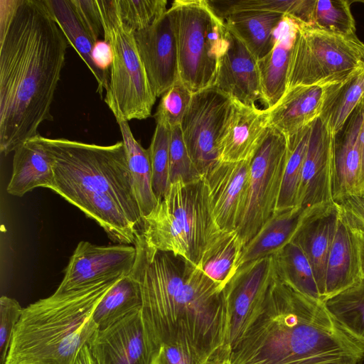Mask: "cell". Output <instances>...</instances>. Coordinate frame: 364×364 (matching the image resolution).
<instances>
[{
  "mask_svg": "<svg viewBox=\"0 0 364 364\" xmlns=\"http://www.w3.org/2000/svg\"><path fill=\"white\" fill-rule=\"evenodd\" d=\"M68 41L46 0L0 2V151L36 136L50 113Z\"/></svg>",
  "mask_w": 364,
  "mask_h": 364,
  "instance_id": "cell-1",
  "label": "cell"
},
{
  "mask_svg": "<svg viewBox=\"0 0 364 364\" xmlns=\"http://www.w3.org/2000/svg\"><path fill=\"white\" fill-rule=\"evenodd\" d=\"M364 343L275 274L262 303L230 348L231 364H358Z\"/></svg>",
  "mask_w": 364,
  "mask_h": 364,
  "instance_id": "cell-2",
  "label": "cell"
},
{
  "mask_svg": "<svg viewBox=\"0 0 364 364\" xmlns=\"http://www.w3.org/2000/svg\"><path fill=\"white\" fill-rule=\"evenodd\" d=\"M121 277L55 291L24 308L14 331L6 364H74L81 348L97 330L92 319L97 305Z\"/></svg>",
  "mask_w": 364,
  "mask_h": 364,
  "instance_id": "cell-3",
  "label": "cell"
},
{
  "mask_svg": "<svg viewBox=\"0 0 364 364\" xmlns=\"http://www.w3.org/2000/svg\"><path fill=\"white\" fill-rule=\"evenodd\" d=\"M212 213L203 176L170 183L164 196L142 218L146 245L197 266L205 250L221 234Z\"/></svg>",
  "mask_w": 364,
  "mask_h": 364,
  "instance_id": "cell-4",
  "label": "cell"
},
{
  "mask_svg": "<svg viewBox=\"0 0 364 364\" xmlns=\"http://www.w3.org/2000/svg\"><path fill=\"white\" fill-rule=\"evenodd\" d=\"M40 139L53 167L54 184L110 196L141 232L142 217L122 141L102 146L41 135Z\"/></svg>",
  "mask_w": 364,
  "mask_h": 364,
  "instance_id": "cell-5",
  "label": "cell"
},
{
  "mask_svg": "<svg viewBox=\"0 0 364 364\" xmlns=\"http://www.w3.org/2000/svg\"><path fill=\"white\" fill-rule=\"evenodd\" d=\"M103 38L112 50L109 82L104 100L116 121L151 116L156 97L150 86L134 38L122 20L115 0H96Z\"/></svg>",
  "mask_w": 364,
  "mask_h": 364,
  "instance_id": "cell-6",
  "label": "cell"
},
{
  "mask_svg": "<svg viewBox=\"0 0 364 364\" xmlns=\"http://www.w3.org/2000/svg\"><path fill=\"white\" fill-rule=\"evenodd\" d=\"M168 11L175 31L180 80L192 93L214 86L228 46L224 20L208 0H176Z\"/></svg>",
  "mask_w": 364,
  "mask_h": 364,
  "instance_id": "cell-7",
  "label": "cell"
},
{
  "mask_svg": "<svg viewBox=\"0 0 364 364\" xmlns=\"http://www.w3.org/2000/svg\"><path fill=\"white\" fill-rule=\"evenodd\" d=\"M297 23L287 90L340 81L364 63V43L356 35L344 36Z\"/></svg>",
  "mask_w": 364,
  "mask_h": 364,
  "instance_id": "cell-8",
  "label": "cell"
},
{
  "mask_svg": "<svg viewBox=\"0 0 364 364\" xmlns=\"http://www.w3.org/2000/svg\"><path fill=\"white\" fill-rule=\"evenodd\" d=\"M287 150V136L269 127L250 161L247 205L237 229L244 246L276 211Z\"/></svg>",
  "mask_w": 364,
  "mask_h": 364,
  "instance_id": "cell-9",
  "label": "cell"
},
{
  "mask_svg": "<svg viewBox=\"0 0 364 364\" xmlns=\"http://www.w3.org/2000/svg\"><path fill=\"white\" fill-rule=\"evenodd\" d=\"M234 107V100L214 86L192 95L181 129L191 160L201 176L218 161L220 144Z\"/></svg>",
  "mask_w": 364,
  "mask_h": 364,
  "instance_id": "cell-10",
  "label": "cell"
},
{
  "mask_svg": "<svg viewBox=\"0 0 364 364\" xmlns=\"http://www.w3.org/2000/svg\"><path fill=\"white\" fill-rule=\"evenodd\" d=\"M87 346L98 364H156L161 348L141 309L97 330Z\"/></svg>",
  "mask_w": 364,
  "mask_h": 364,
  "instance_id": "cell-11",
  "label": "cell"
},
{
  "mask_svg": "<svg viewBox=\"0 0 364 364\" xmlns=\"http://www.w3.org/2000/svg\"><path fill=\"white\" fill-rule=\"evenodd\" d=\"M134 245H97L80 241L64 271V277L55 291L64 292L129 274L134 265Z\"/></svg>",
  "mask_w": 364,
  "mask_h": 364,
  "instance_id": "cell-12",
  "label": "cell"
},
{
  "mask_svg": "<svg viewBox=\"0 0 364 364\" xmlns=\"http://www.w3.org/2000/svg\"><path fill=\"white\" fill-rule=\"evenodd\" d=\"M274 277L272 255L240 266L223 289L229 315L230 348L244 333Z\"/></svg>",
  "mask_w": 364,
  "mask_h": 364,
  "instance_id": "cell-13",
  "label": "cell"
},
{
  "mask_svg": "<svg viewBox=\"0 0 364 364\" xmlns=\"http://www.w3.org/2000/svg\"><path fill=\"white\" fill-rule=\"evenodd\" d=\"M250 161H218L203 175L213 218L222 232L237 230L242 220L248 200Z\"/></svg>",
  "mask_w": 364,
  "mask_h": 364,
  "instance_id": "cell-14",
  "label": "cell"
},
{
  "mask_svg": "<svg viewBox=\"0 0 364 364\" xmlns=\"http://www.w3.org/2000/svg\"><path fill=\"white\" fill-rule=\"evenodd\" d=\"M134 38L151 90L160 97L179 79L176 36L168 10L151 26L134 32Z\"/></svg>",
  "mask_w": 364,
  "mask_h": 364,
  "instance_id": "cell-15",
  "label": "cell"
},
{
  "mask_svg": "<svg viewBox=\"0 0 364 364\" xmlns=\"http://www.w3.org/2000/svg\"><path fill=\"white\" fill-rule=\"evenodd\" d=\"M333 136L319 117L311 124L297 207L306 210L333 202L331 174Z\"/></svg>",
  "mask_w": 364,
  "mask_h": 364,
  "instance_id": "cell-16",
  "label": "cell"
},
{
  "mask_svg": "<svg viewBox=\"0 0 364 364\" xmlns=\"http://www.w3.org/2000/svg\"><path fill=\"white\" fill-rule=\"evenodd\" d=\"M364 117L363 97L343 127L333 136L331 194L333 202L364 196L359 132Z\"/></svg>",
  "mask_w": 364,
  "mask_h": 364,
  "instance_id": "cell-17",
  "label": "cell"
},
{
  "mask_svg": "<svg viewBox=\"0 0 364 364\" xmlns=\"http://www.w3.org/2000/svg\"><path fill=\"white\" fill-rule=\"evenodd\" d=\"M339 218V207L333 201L306 210L291 240L307 257L323 302L326 262Z\"/></svg>",
  "mask_w": 364,
  "mask_h": 364,
  "instance_id": "cell-18",
  "label": "cell"
},
{
  "mask_svg": "<svg viewBox=\"0 0 364 364\" xmlns=\"http://www.w3.org/2000/svg\"><path fill=\"white\" fill-rule=\"evenodd\" d=\"M214 87L246 105L255 106L262 100L257 60L228 30V46L220 58Z\"/></svg>",
  "mask_w": 364,
  "mask_h": 364,
  "instance_id": "cell-19",
  "label": "cell"
},
{
  "mask_svg": "<svg viewBox=\"0 0 364 364\" xmlns=\"http://www.w3.org/2000/svg\"><path fill=\"white\" fill-rule=\"evenodd\" d=\"M50 189L97 223L113 242L134 245L139 231L110 196L55 184Z\"/></svg>",
  "mask_w": 364,
  "mask_h": 364,
  "instance_id": "cell-20",
  "label": "cell"
},
{
  "mask_svg": "<svg viewBox=\"0 0 364 364\" xmlns=\"http://www.w3.org/2000/svg\"><path fill=\"white\" fill-rule=\"evenodd\" d=\"M235 107L219 147L218 161L251 160L269 127L266 109L235 100Z\"/></svg>",
  "mask_w": 364,
  "mask_h": 364,
  "instance_id": "cell-21",
  "label": "cell"
},
{
  "mask_svg": "<svg viewBox=\"0 0 364 364\" xmlns=\"http://www.w3.org/2000/svg\"><path fill=\"white\" fill-rule=\"evenodd\" d=\"M298 23L284 16L274 32L272 49L257 60L262 92V102L266 109L274 107L287 90V77L292 48Z\"/></svg>",
  "mask_w": 364,
  "mask_h": 364,
  "instance_id": "cell-22",
  "label": "cell"
},
{
  "mask_svg": "<svg viewBox=\"0 0 364 364\" xmlns=\"http://www.w3.org/2000/svg\"><path fill=\"white\" fill-rule=\"evenodd\" d=\"M327 85H299L287 90L274 107L266 109L268 126L289 136L310 125L319 117Z\"/></svg>",
  "mask_w": 364,
  "mask_h": 364,
  "instance_id": "cell-23",
  "label": "cell"
},
{
  "mask_svg": "<svg viewBox=\"0 0 364 364\" xmlns=\"http://www.w3.org/2000/svg\"><path fill=\"white\" fill-rule=\"evenodd\" d=\"M356 233L341 218L326 262L323 301L360 279Z\"/></svg>",
  "mask_w": 364,
  "mask_h": 364,
  "instance_id": "cell-24",
  "label": "cell"
},
{
  "mask_svg": "<svg viewBox=\"0 0 364 364\" xmlns=\"http://www.w3.org/2000/svg\"><path fill=\"white\" fill-rule=\"evenodd\" d=\"M54 173L40 134L29 139L14 151L12 173L6 191L21 197L36 188H51Z\"/></svg>",
  "mask_w": 364,
  "mask_h": 364,
  "instance_id": "cell-25",
  "label": "cell"
},
{
  "mask_svg": "<svg viewBox=\"0 0 364 364\" xmlns=\"http://www.w3.org/2000/svg\"><path fill=\"white\" fill-rule=\"evenodd\" d=\"M304 213L299 207L275 211L243 247L238 268L249 262L273 255L291 242Z\"/></svg>",
  "mask_w": 364,
  "mask_h": 364,
  "instance_id": "cell-26",
  "label": "cell"
},
{
  "mask_svg": "<svg viewBox=\"0 0 364 364\" xmlns=\"http://www.w3.org/2000/svg\"><path fill=\"white\" fill-rule=\"evenodd\" d=\"M284 15L264 11H242L223 18L227 29L237 37L257 60L273 48L274 32Z\"/></svg>",
  "mask_w": 364,
  "mask_h": 364,
  "instance_id": "cell-27",
  "label": "cell"
},
{
  "mask_svg": "<svg viewBox=\"0 0 364 364\" xmlns=\"http://www.w3.org/2000/svg\"><path fill=\"white\" fill-rule=\"evenodd\" d=\"M364 96V63L344 79L328 84L319 118L334 135Z\"/></svg>",
  "mask_w": 364,
  "mask_h": 364,
  "instance_id": "cell-28",
  "label": "cell"
},
{
  "mask_svg": "<svg viewBox=\"0 0 364 364\" xmlns=\"http://www.w3.org/2000/svg\"><path fill=\"white\" fill-rule=\"evenodd\" d=\"M140 284L132 272L119 278L97 305L92 319L97 330L105 329L127 316L141 309Z\"/></svg>",
  "mask_w": 364,
  "mask_h": 364,
  "instance_id": "cell-29",
  "label": "cell"
},
{
  "mask_svg": "<svg viewBox=\"0 0 364 364\" xmlns=\"http://www.w3.org/2000/svg\"><path fill=\"white\" fill-rule=\"evenodd\" d=\"M55 19L66 37L68 43L85 62L97 82V92L102 95L109 82V74L100 70L92 58L95 41L78 19L70 0H46Z\"/></svg>",
  "mask_w": 364,
  "mask_h": 364,
  "instance_id": "cell-30",
  "label": "cell"
},
{
  "mask_svg": "<svg viewBox=\"0 0 364 364\" xmlns=\"http://www.w3.org/2000/svg\"><path fill=\"white\" fill-rule=\"evenodd\" d=\"M124 145L134 195L142 218L149 215L159 200L152 188V172L149 149L134 138L127 121L117 122Z\"/></svg>",
  "mask_w": 364,
  "mask_h": 364,
  "instance_id": "cell-31",
  "label": "cell"
},
{
  "mask_svg": "<svg viewBox=\"0 0 364 364\" xmlns=\"http://www.w3.org/2000/svg\"><path fill=\"white\" fill-rule=\"evenodd\" d=\"M272 256L279 280L297 292L323 302L311 266L298 245L291 241Z\"/></svg>",
  "mask_w": 364,
  "mask_h": 364,
  "instance_id": "cell-32",
  "label": "cell"
},
{
  "mask_svg": "<svg viewBox=\"0 0 364 364\" xmlns=\"http://www.w3.org/2000/svg\"><path fill=\"white\" fill-rule=\"evenodd\" d=\"M243 247L237 230L223 232L205 250L196 267L224 288L238 269Z\"/></svg>",
  "mask_w": 364,
  "mask_h": 364,
  "instance_id": "cell-33",
  "label": "cell"
},
{
  "mask_svg": "<svg viewBox=\"0 0 364 364\" xmlns=\"http://www.w3.org/2000/svg\"><path fill=\"white\" fill-rule=\"evenodd\" d=\"M214 11L223 19L230 14L242 11H264L279 13L297 23L313 24L316 0H208Z\"/></svg>",
  "mask_w": 364,
  "mask_h": 364,
  "instance_id": "cell-34",
  "label": "cell"
},
{
  "mask_svg": "<svg viewBox=\"0 0 364 364\" xmlns=\"http://www.w3.org/2000/svg\"><path fill=\"white\" fill-rule=\"evenodd\" d=\"M323 303L344 330L364 343V279L360 278Z\"/></svg>",
  "mask_w": 364,
  "mask_h": 364,
  "instance_id": "cell-35",
  "label": "cell"
},
{
  "mask_svg": "<svg viewBox=\"0 0 364 364\" xmlns=\"http://www.w3.org/2000/svg\"><path fill=\"white\" fill-rule=\"evenodd\" d=\"M311 124L287 136V156L276 211L297 207L298 193L308 148Z\"/></svg>",
  "mask_w": 364,
  "mask_h": 364,
  "instance_id": "cell-36",
  "label": "cell"
},
{
  "mask_svg": "<svg viewBox=\"0 0 364 364\" xmlns=\"http://www.w3.org/2000/svg\"><path fill=\"white\" fill-rule=\"evenodd\" d=\"M349 0H316L312 27L344 35H355Z\"/></svg>",
  "mask_w": 364,
  "mask_h": 364,
  "instance_id": "cell-37",
  "label": "cell"
},
{
  "mask_svg": "<svg viewBox=\"0 0 364 364\" xmlns=\"http://www.w3.org/2000/svg\"><path fill=\"white\" fill-rule=\"evenodd\" d=\"M170 135L169 127L156 123L151 144L148 149L152 172V188L158 200L164 196L170 185Z\"/></svg>",
  "mask_w": 364,
  "mask_h": 364,
  "instance_id": "cell-38",
  "label": "cell"
},
{
  "mask_svg": "<svg viewBox=\"0 0 364 364\" xmlns=\"http://www.w3.org/2000/svg\"><path fill=\"white\" fill-rule=\"evenodd\" d=\"M124 22L134 32L143 30L167 11L166 0H115Z\"/></svg>",
  "mask_w": 364,
  "mask_h": 364,
  "instance_id": "cell-39",
  "label": "cell"
},
{
  "mask_svg": "<svg viewBox=\"0 0 364 364\" xmlns=\"http://www.w3.org/2000/svg\"><path fill=\"white\" fill-rule=\"evenodd\" d=\"M193 93L178 79L161 97L154 117L170 129L181 125Z\"/></svg>",
  "mask_w": 364,
  "mask_h": 364,
  "instance_id": "cell-40",
  "label": "cell"
},
{
  "mask_svg": "<svg viewBox=\"0 0 364 364\" xmlns=\"http://www.w3.org/2000/svg\"><path fill=\"white\" fill-rule=\"evenodd\" d=\"M185 144L181 125L171 129L169 143V181L192 182L200 178Z\"/></svg>",
  "mask_w": 364,
  "mask_h": 364,
  "instance_id": "cell-41",
  "label": "cell"
},
{
  "mask_svg": "<svg viewBox=\"0 0 364 364\" xmlns=\"http://www.w3.org/2000/svg\"><path fill=\"white\" fill-rule=\"evenodd\" d=\"M23 309L14 299L0 298V364H6L14 331Z\"/></svg>",
  "mask_w": 364,
  "mask_h": 364,
  "instance_id": "cell-42",
  "label": "cell"
},
{
  "mask_svg": "<svg viewBox=\"0 0 364 364\" xmlns=\"http://www.w3.org/2000/svg\"><path fill=\"white\" fill-rule=\"evenodd\" d=\"M81 24L96 43L103 35V27L96 0H70Z\"/></svg>",
  "mask_w": 364,
  "mask_h": 364,
  "instance_id": "cell-43",
  "label": "cell"
},
{
  "mask_svg": "<svg viewBox=\"0 0 364 364\" xmlns=\"http://www.w3.org/2000/svg\"><path fill=\"white\" fill-rule=\"evenodd\" d=\"M336 203L348 226L355 232H364V196H349Z\"/></svg>",
  "mask_w": 364,
  "mask_h": 364,
  "instance_id": "cell-44",
  "label": "cell"
},
{
  "mask_svg": "<svg viewBox=\"0 0 364 364\" xmlns=\"http://www.w3.org/2000/svg\"><path fill=\"white\" fill-rule=\"evenodd\" d=\"M156 364H199L191 353L179 345L163 344Z\"/></svg>",
  "mask_w": 364,
  "mask_h": 364,
  "instance_id": "cell-45",
  "label": "cell"
},
{
  "mask_svg": "<svg viewBox=\"0 0 364 364\" xmlns=\"http://www.w3.org/2000/svg\"><path fill=\"white\" fill-rule=\"evenodd\" d=\"M92 58L97 68L103 73L109 74L112 64V50L109 45L103 41L95 43L92 50Z\"/></svg>",
  "mask_w": 364,
  "mask_h": 364,
  "instance_id": "cell-46",
  "label": "cell"
},
{
  "mask_svg": "<svg viewBox=\"0 0 364 364\" xmlns=\"http://www.w3.org/2000/svg\"><path fill=\"white\" fill-rule=\"evenodd\" d=\"M205 364H231L230 347L222 348L214 357Z\"/></svg>",
  "mask_w": 364,
  "mask_h": 364,
  "instance_id": "cell-47",
  "label": "cell"
},
{
  "mask_svg": "<svg viewBox=\"0 0 364 364\" xmlns=\"http://www.w3.org/2000/svg\"><path fill=\"white\" fill-rule=\"evenodd\" d=\"M74 364H98L92 355L87 344L80 350Z\"/></svg>",
  "mask_w": 364,
  "mask_h": 364,
  "instance_id": "cell-48",
  "label": "cell"
},
{
  "mask_svg": "<svg viewBox=\"0 0 364 364\" xmlns=\"http://www.w3.org/2000/svg\"><path fill=\"white\" fill-rule=\"evenodd\" d=\"M355 233L359 249L360 277L364 279V232H355Z\"/></svg>",
  "mask_w": 364,
  "mask_h": 364,
  "instance_id": "cell-49",
  "label": "cell"
},
{
  "mask_svg": "<svg viewBox=\"0 0 364 364\" xmlns=\"http://www.w3.org/2000/svg\"><path fill=\"white\" fill-rule=\"evenodd\" d=\"M364 100V96H363ZM359 145L362 158V179L364 189V117L359 132Z\"/></svg>",
  "mask_w": 364,
  "mask_h": 364,
  "instance_id": "cell-50",
  "label": "cell"
},
{
  "mask_svg": "<svg viewBox=\"0 0 364 364\" xmlns=\"http://www.w3.org/2000/svg\"><path fill=\"white\" fill-rule=\"evenodd\" d=\"M350 1L351 4L353 3V2H359V3L364 4V0H356V1L351 0Z\"/></svg>",
  "mask_w": 364,
  "mask_h": 364,
  "instance_id": "cell-51",
  "label": "cell"
}]
</instances>
